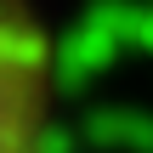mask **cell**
I'll use <instances>...</instances> for the list:
<instances>
[{
	"label": "cell",
	"instance_id": "6da1fadb",
	"mask_svg": "<svg viewBox=\"0 0 153 153\" xmlns=\"http://www.w3.org/2000/svg\"><path fill=\"white\" fill-rule=\"evenodd\" d=\"M0 153H51V40L34 0H0Z\"/></svg>",
	"mask_w": 153,
	"mask_h": 153
}]
</instances>
